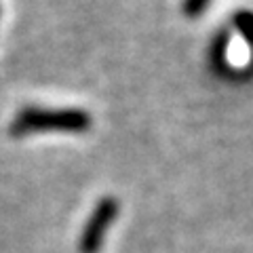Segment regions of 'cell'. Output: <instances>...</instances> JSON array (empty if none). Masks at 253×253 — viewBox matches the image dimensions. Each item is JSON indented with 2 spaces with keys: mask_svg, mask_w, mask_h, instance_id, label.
Wrapping results in <instances>:
<instances>
[{
  "mask_svg": "<svg viewBox=\"0 0 253 253\" xmlns=\"http://www.w3.org/2000/svg\"><path fill=\"white\" fill-rule=\"evenodd\" d=\"M121 211V203L114 196H104L99 199L95 209L91 211L86 224L83 226L81 239H78V251L81 253H99V249L104 247L106 234L110 230V226L114 224V219Z\"/></svg>",
  "mask_w": 253,
  "mask_h": 253,
  "instance_id": "2",
  "label": "cell"
},
{
  "mask_svg": "<svg viewBox=\"0 0 253 253\" xmlns=\"http://www.w3.org/2000/svg\"><path fill=\"white\" fill-rule=\"evenodd\" d=\"M93 118L81 108H41L28 106L15 114L9 126L11 135L23 137L36 131H70L83 133L91 129Z\"/></svg>",
  "mask_w": 253,
  "mask_h": 253,
  "instance_id": "1",
  "label": "cell"
},
{
  "mask_svg": "<svg viewBox=\"0 0 253 253\" xmlns=\"http://www.w3.org/2000/svg\"><path fill=\"white\" fill-rule=\"evenodd\" d=\"M228 44H230V34H228L226 30L224 32H217L215 38H213V44H211V53H209L211 66H213V70H217V72L226 68Z\"/></svg>",
  "mask_w": 253,
  "mask_h": 253,
  "instance_id": "3",
  "label": "cell"
},
{
  "mask_svg": "<svg viewBox=\"0 0 253 253\" xmlns=\"http://www.w3.org/2000/svg\"><path fill=\"white\" fill-rule=\"evenodd\" d=\"M211 0H184L181 2V13L186 15V17L190 19H194V17H199V15L207 9Z\"/></svg>",
  "mask_w": 253,
  "mask_h": 253,
  "instance_id": "5",
  "label": "cell"
},
{
  "mask_svg": "<svg viewBox=\"0 0 253 253\" xmlns=\"http://www.w3.org/2000/svg\"><path fill=\"white\" fill-rule=\"evenodd\" d=\"M232 23H234V28L239 30V34L253 46V11L243 9L239 13H234Z\"/></svg>",
  "mask_w": 253,
  "mask_h": 253,
  "instance_id": "4",
  "label": "cell"
}]
</instances>
